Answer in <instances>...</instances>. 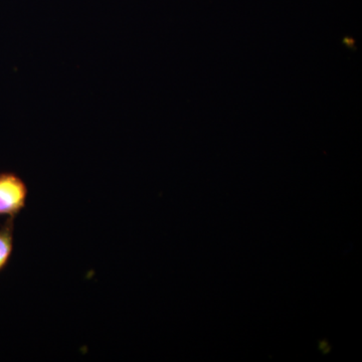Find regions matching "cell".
<instances>
[{
  "mask_svg": "<svg viewBox=\"0 0 362 362\" xmlns=\"http://www.w3.org/2000/svg\"><path fill=\"white\" fill-rule=\"evenodd\" d=\"M14 218H7L0 228V271L6 266L13 249Z\"/></svg>",
  "mask_w": 362,
  "mask_h": 362,
  "instance_id": "2",
  "label": "cell"
},
{
  "mask_svg": "<svg viewBox=\"0 0 362 362\" xmlns=\"http://www.w3.org/2000/svg\"><path fill=\"white\" fill-rule=\"evenodd\" d=\"M28 187L20 176L0 173V216L16 218L25 206Z\"/></svg>",
  "mask_w": 362,
  "mask_h": 362,
  "instance_id": "1",
  "label": "cell"
}]
</instances>
